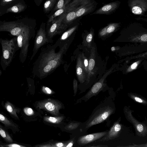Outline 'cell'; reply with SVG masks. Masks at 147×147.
Wrapping results in <instances>:
<instances>
[{
  "instance_id": "obj_1",
  "label": "cell",
  "mask_w": 147,
  "mask_h": 147,
  "mask_svg": "<svg viewBox=\"0 0 147 147\" xmlns=\"http://www.w3.org/2000/svg\"><path fill=\"white\" fill-rule=\"evenodd\" d=\"M75 34L63 42L56 52L57 47L63 42L58 40L53 45H48L41 49V52L34 62L33 76L42 79L50 74L63 62V58L74 37Z\"/></svg>"
},
{
  "instance_id": "obj_2",
  "label": "cell",
  "mask_w": 147,
  "mask_h": 147,
  "mask_svg": "<svg viewBox=\"0 0 147 147\" xmlns=\"http://www.w3.org/2000/svg\"><path fill=\"white\" fill-rule=\"evenodd\" d=\"M115 110L113 100L109 98L105 99L94 109L85 124L84 129L87 130L105 121L115 113Z\"/></svg>"
},
{
  "instance_id": "obj_3",
  "label": "cell",
  "mask_w": 147,
  "mask_h": 147,
  "mask_svg": "<svg viewBox=\"0 0 147 147\" xmlns=\"http://www.w3.org/2000/svg\"><path fill=\"white\" fill-rule=\"evenodd\" d=\"M34 26L33 25L24 30L16 36L17 51L20 49L19 58L20 62L24 63L27 56L30 40L35 36Z\"/></svg>"
},
{
  "instance_id": "obj_4",
  "label": "cell",
  "mask_w": 147,
  "mask_h": 147,
  "mask_svg": "<svg viewBox=\"0 0 147 147\" xmlns=\"http://www.w3.org/2000/svg\"><path fill=\"white\" fill-rule=\"evenodd\" d=\"M0 44L2 48L0 64L2 69L5 70L11 62L15 52L17 51L16 37L10 40L0 38Z\"/></svg>"
},
{
  "instance_id": "obj_5",
  "label": "cell",
  "mask_w": 147,
  "mask_h": 147,
  "mask_svg": "<svg viewBox=\"0 0 147 147\" xmlns=\"http://www.w3.org/2000/svg\"><path fill=\"white\" fill-rule=\"evenodd\" d=\"M121 35L129 37V41L146 42L147 29L139 23L130 24L121 31Z\"/></svg>"
},
{
  "instance_id": "obj_6",
  "label": "cell",
  "mask_w": 147,
  "mask_h": 147,
  "mask_svg": "<svg viewBox=\"0 0 147 147\" xmlns=\"http://www.w3.org/2000/svg\"><path fill=\"white\" fill-rule=\"evenodd\" d=\"M34 25L28 18H22L10 21L0 22V32H9L11 35L16 36L27 28Z\"/></svg>"
},
{
  "instance_id": "obj_7",
  "label": "cell",
  "mask_w": 147,
  "mask_h": 147,
  "mask_svg": "<svg viewBox=\"0 0 147 147\" xmlns=\"http://www.w3.org/2000/svg\"><path fill=\"white\" fill-rule=\"evenodd\" d=\"M123 113L127 120L132 124L136 134L141 137H144L147 135V126L145 123L138 121L134 117L132 113L134 111L125 106L123 109Z\"/></svg>"
},
{
  "instance_id": "obj_8",
  "label": "cell",
  "mask_w": 147,
  "mask_h": 147,
  "mask_svg": "<svg viewBox=\"0 0 147 147\" xmlns=\"http://www.w3.org/2000/svg\"><path fill=\"white\" fill-rule=\"evenodd\" d=\"M97 52L96 45L94 43L90 49V54L88 59V73L85 80L86 84H90L94 79L97 72L98 70V67L96 61Z\"/></svg>"
},
{
  "instance_id": "obj_9",
  "label": "cell",
  "mask_w": 147,
  "mask_h": 147,
  "mask_svg": "<svg viewBox=\"0 0 147 147\" xmlns=\"http://www.w3.org/2000/svg\"><path fill=\"white\" fill-rule=\"evenodd\" d=\"M53 42L48 38L45 28V25H41L35 36L32 55L30 59L32 60L39 49L44 45Z\"/></svg>"
},
{
  "instance_id": "obj_10",
  "label": "cell",
  "mask_w": 147,
  "mask_h": 147,
  "mask_svg": "<svg viewBox=\"0 0 147 147\" xmlns=\"http://www.w3.org/2000/svg\"><path fill=\"white\" fill-rule=\"evenodd\" d=\"M127 4L134 14L144 16L147 11V0H128Z\"/></svg>"
},
{
  "instance_id": "obj_11",
  "label": "cell",
  "mask_w": 147,
  "mask_h": 147,
  "mask_svg": "<svg viewBox=\"0 0 147 147\" xmlns=\"http://www.w3.org/2000/svg\"><path fill=\"white\" fill-rule=\"evenodd\" d=\"M113 68L110 69L104 76L92 86L87 94L83 97V99L86 101L91 97L95 96L103 89L104 81L107 76L112 72Z\"/></svg>"
},
{
  "instance_id": "obj_12",
  "label": "cell",
  "mask_w": 147,
  "mask_h": 147,
  "mask_svg": "<svg viewBox=\"0 0 147 147\" xmlns=\"http://www.w3.org/2000/svg\"><path fill=\"white\" fill-rule=\"evenodd\" d=\"M37 106L40 109H44L55 115L59 114V111L62 107L59 102L52 100H45L39 102Z\"/></svg>"
},
{
  "instance_id": "obj_13",
  "label": "cell",
  "mask_w": 147,
  "mask_h": 147,
  "mask_svg": "<svg viewBox=\"0 0 147 147\" xmlns=\"http://www.w3.org/2000/svg\"><path fill=\"white\" fill-rule=\"evenodd\" d=\"M66 11L61 15L57 19L55 18L52 22V24L46 31L48 38L53 42V38L56 35L61 33V28L62 22L65 15Z\"/></svg>"
},
{
  "instance_id": "obj_14",
  "label": "cell",
  "mask_w": 147,
  "mask_h": 147,
  "mask_svg": "<svg viewBox=\"0 0 147 147\" xmlns=\"http://www.w3.org/2000/svg\"><path fill=\"white\" fill-rule=\"evenodd\" d=\"M121 120V118L119 117L114 123L107 134L101 139L98 140V141H106L118 137L122 131V126L120 122Z\"/></svg>"
},
{
  "instance_id": "obj_15",
  "label": "cell",
  "mask_w": 147,
  "mask_h": 147,
  "mask_svg": "<svg viewBox=\"0 0 147 147\" xmlns=\"http://www.w3.org/2000/svg\"><path fill=\"white\" fill-rule=\"evenodd\" d=\"M120 3L121 2L117 0L105 4L96 11H94L91 15L111 14L115 12L118 9Z\"/></svg>"
},
{
  "instance_id": "obj_16",
  "label": "cell",
  "mask_w": 147,
  "mask_h": 147,
  "mask_svg": "<svg viewBox=\"0 0 147 147\" xmlns=\"http://www.w3.org/2000/svg\"><path fill=\"white\" fill-rule=\"evenodd\" d=\"M108 131L90 134L80 137L78 142L80 145H84L98 140L104 136Z\"/></svg>"
},
{
  "instance_id": "obj_17",
  "label": "cell",
  "mask_w": 147,
  "mask_h": 147,
  "mask_svg": "<svg viewBox=\"0 0 147 147\" xmlns=\"http://www.w3.org/2000/svg\"><path fill=\"white\" fill-rule=\"evenodd\" d=\"M121 22H111L107 26L101 28L99 31V37H106L117 31L120 28Z\"/></svg>"
},
{
  "instance_id": "obj_18",
  "label": "cell",
  "mask_w": 147,
  "mask_h": 147,
  "mask_svg": "<svg viewBox=\"0 0 147 147\" xmlns=\"http://www.w3.org/2000/svg\"><path fill=\"white\" fill-rule=\"evenodd\" d=\"M76 71L77 78L80 82L82 83L85 82L87 74L83 65L81 53L78 55L77 58Z\"/></svg>"
},
{
  "instance_id": "obj_19",
  "label": "cell",
  "mask_w": 147,
  "mask_h": 147,
  "mask_svg": "<svg viewBox=\"0 0 147 147\" xmlns=\"http://www.w3.org/2000/svg\"><path fill=\"white\" fill-rule=\"evenodd\" d=\"M76 10H74L66 11L65 16L63 20L61 26V31L62 33L67 28L76 18Z\"/></svg>"
},
{
  "instance_id": "obj_20",
  "label": "cell",
  "mask_w": 147,
  "mask_h": 147,
  "mask_svg": "<svg viewBox=\"0 0 147 147\" xmlns=\"http://www.w3.org/2000/svg\"><path fill=\"white\" fill-rule=\"evenodd\" d=\"M94 35V30L91 28L89 32H87L84 36L82 42L83 46L85 48L90 49L93 45Z\"/></svg>"
},
{
  "instance_id": "obj_21",
  "label": "cell",
  "mask_w": 147,
  "mask_h": 147,
  "mask_svg": "<svg viewBox=\"0 0 147 147\" xmlns=\"http://www.w3.org/2000/svg\"><path fill=\"white\" fill-rule=\"evenodd\" d=\"M4 107L9 114L15 119L19 120L17 114L19 113L20 111L19 108L16 107L10 102L7 101L5 102Z\"/></svg>"
},
{
  "instance_id": "obj_22",
  "label": "cell",
  "mask_w": 147,
  "mask_h": 147,
  "mask_svg": "<svg viewBox=\"0 0 147 147\" xmlns=\"http://www.w3.org/2000/svg\"><path fill=\"white\" fill-rule=\"evenodd\" d=\"M0 122L3 124L5 128L12 129L13 131L18 130L19 127L18 125L12 120L8 119L3 114L0 113Z\"/></svg>"
},
{
  "instance_id": "obj_23",
  "label": "cell",
  "mask_w": 147,
  "mask_h": 147,
  "mask_svg": "<svg viewBox=\"0 0 147 147\" xmlns=\"http://www.w3.org/2000/svg\"><path fill=\"white\" fill-rule=\"evenodd\" d=\"M26 7V5L23 0L8 9L6 11L5 14L8 13H18L24 11Z\"/></svg>"
},
{
  "instance_id": "obj_24",
  "label": "cell",
  "mask_w": 147,
  "mask_h": 147,
  "mask_svg": "<svg viewBox=\"0 0 147 147\" xmlns=\"http://www.w3.org/2000/svg\"><path fill=\"white\" fill-rule=\"evenodd\" d=\"M21 0H0V13L5 14L7 10Z\"/></svg>"
},
{
  "instance_id": "obj_25",
  "label": "cell",
  "mask_w": 147,
  "mask_h": 147,
  "mask_svg": "<svg viewBox=\"0 0 147 147\" xmlns=\"http://www.w3.org/2000/svg\"><path fill=\"white\" fill-rule=\"evenodd\" d=\"M92 0H74L66 7V11L76 10L81 6L89 2Z\"/></svg>"
},
{
  "instance_id": "obj_26",
  "label": "cell",
  "mask_w": 147,
  "mask_h": 147,
  "mask_svg": "<svg viewBox=\"0 0 147 147\" xmlns=\"http://www.w3.org/2000/svg\"><path fill=\"white\" fill-rule=\"evenodd\" d=\"M78 26H74L64 32L58 40L61 42H64L72 36L75 34V31L77 29Z\"/></svg>"
},
{
  "instance_id": "obj_27",
  "label": "cell",
  "mask_w": 147,
  "mask_h": 147,
  "mask_svg": "<svg viewBox=\"0 0 147 147\" xmlns=\"http://www.w3.org/2000/svg\"><path fill=\"white\" fill-rule=\"evenodd\" d=\"M127 95L134 102L144 105H147V99L141 95L131 92L128 93Z\"/></svg>"
},
{
  "instance_id": "obj_28",
  "label": "cell",
  "mask_w": 147,
  "mask_h": 147,
  "mask_svg": "<svg viewBox=\"0 0 147 147\" xmlns=\"http://www.w3.org/2000/svg\"><path fill=\"white\" fill-rule=\"evenodd\" d=\"M0 135L7 143H12L14 141L7 129L0 124Z\"/></svg>"
},
{
  "instance_id": "obj_29",
  "label": "cell",
  "mask_w": 147,
  "mask_h": 147,
  "mask_svg": "<svg viewBox=\"0 0 147 147\" xmlns=\"http://www.w3.org/2000/svg\"><path fill=\"white\" fill-rule=\"evenodd\" d=\"M66 7L64 6L62 8L58 9L49 18L47 24H49L51 22H52L56 17L59 16L62 14L66 11Z\"/></svg>"
},
{
  "instance_id": "obj_30",
  "label": "cell",
  "mask_w": 147,
  "mask_h": 147,
  "mask_svg": "<svg viewBox=\"0 0 147 147\" xmlns=\"http://www.w3.org/2000/svg\"><path fill=\"white\" fill-rule=\"evenodd\" d=\"M63 116L58 117H45L44 118V120L47 122L57 124L61 122L63 120Z\"/></svg>"
},
{
  "instance_id": "obj_31",
  "label": "cell",
  "mask_w": 147,
  "mask_h": 147,
  "mask_svg": "<svg viewBox=\"0 0 147 147\" xmlns=\"http://www.w3.org/2000/svg\"><path fill=\"white\" fill-rule=\"evenodd\" d=\"M57 0H47L44 4V9L45 12L50 11L56 2Z\"/></svg>"
},
{
  "instance_id": "obj_32",
  "label": "cell",
  "mask_w": 147,
  "mask_h": 147,
  "mask_svg": "<svg viewBox=\"0 0 147 147\" xmlns=\"http://www.w3.org/2000/svg\"><path fill=\"white\" fill-rule=\"evenodd\" d=\"M71 0H59L57 3L55 8V10L63 8L68 4Z\"/></svg>"
},
{
  "instance_id": "obj_33",
  "label": "cell",
  "mask_w": 147,
  "mask_h": 147,
  "mask_svg": "<svg viewBox=\"0 0 147 147\" xmlns=\"http://www.w3.org/2000/svg\"><path fill=\"white\" fill-rule=\"evenodd\" d=\"M81 58L85 72L87 75L88 65V59L85 55L83 53H81Z\"/></svg>"
},
{
  "instance_id": "obj_34",
  "label": "cell",
  "mask_w": 147,
  "mask_h": 147,
  "mask_svg": "<svg viewBox=\"0 0 147 147\" xmlns=\"http://www.w3.org/2000/svg\"><path fill=\"white\" fill-rule=\"evenodd\" d=\"M0 147H25L26 146L20 144L19 143H4L2 142L0 143Z\"/></svg>"
},
{
  "instance_id": "obj_35",
  "label": "cell",
  "mask_w": 147,
  "mask_h": 147,
  "mask_svg": "<svg viewBox=\"0 0 147 147\" xmlns=\"http://www.w3.org/2000/svg\"><path fill=\"white\" fill-rule=\"evenodd\" d=\"M141 61V60H140L132 63L127 69L126 71L127 72H129L135 69L137 67Z\"/></svg>"
},
{
  "instance_id": "obj_36",
  "label": "cell",
  "mask_w": 147,
  "mask_h": 147,
  "mask_svg": "<svg viewBox=\"0 0 147 147\" xmlns=\"http://www.w3.org/2000/svg\"><path fill=\"white\" fill-rule=\"evenodd\" d=\"M23 111L26 115L28 116H31L34 114L33 110L30 107H26L24 108Z\"/></svg>"
},
{
  "instance_id": "obj_37",
  "label": "cell",
  "mask_w": 147,
  "mask_h": 147,
  "mask_svg": "<svg viewBox=\"0 0 147 147\" xmlns=\"http://www.w3.org/2000/svg\"><path fill=\"white\" fill-rule=\"evenodd\" d=\"M42 89V91L46 94H51L53 93V91L48 87L43 86Z\"/></svg>"
},
{
  "instance_id": "obj_38",
  "label": "cell",
  "mask_w": 147,
  "mask_h": 147,
  "mask_svg": "<svg viewBox=\"0 0 147 147\" xmlns=\"http://www.w3.org/2000/svg\"><path fill=\"white\" fill-rule=\"evenodd\" d=\"M79 124L78 123H71L67 126L66 128L68 129H73L76 128Z\"/></svg>"
},
{
  "instance_id": "obj_39",
  "label": "cell",
  "mask_w": 147,
  "mask_h": 147,
  "mask_svg": "<svg viewBox=\"0 0 147 147\" xmlns=\"http://www.w3.org/2000/svg\"><path fill=\"white\" fill-rule=\"evenodd\" d=\"M118 147H147V143L143 144H133L132 145H129L125 146H118Z\"/></svg>"
},
{
  "instance_id": "obj_40",
  "label": "cell",
  "mask_w": 147,
  "mask_h": 147,
  "mask_svg": "<svg viewBox=\"0 0 147 147\" xmlns=\"http://www.w3.org/2000/svg\"><path fill=\"white\" fill-rule=\"evenodd\" d=\"M73 84L74 94V95H75L77 92L78 88V82L77 80L75 78H74V79Z\"/></svg>"
},
{
  "instance_id": "obj_41",
  "label": "cell",
  "mask_w": 147,
  "mask_h": 147,
  "mask_svg": "<svg viewBox=\"0 0 147 147\" xmlns=\"http://www.w3.org/2000/svg\"><path fill=\"white\" fill-rule=\"evenodd\" d=\"M73 144V141H71L69 142L66 146V147H71L72 146Z\"/></svg>"
},
{
  "instance_id": "obj_42",
  "label": "cell",
  "mask_w": 147,
  "mask_h": 147,
  "mask_svg": "<svg viewBox=\"0 0 147 147\" xmlns=\"http://www.w3.org/2000/svg\"><path fill=\"white\" fill-rule=\"evenodd\" d=\"M91 146V147H108V146H107V145H98L92 146Z\"/></svg>"
},
{
  "instance_id": "obj_43",
  "label": "cell",
  "mask_w": 147,
  "mask_h": 147,
  "mask_svg": "<svg viewBox=\"0 0 147 147\" xmlns=\"http://www.w3.org/2000/svg\"><path fill=\"white\" fill-rule=\"evenodd\" d=\"M2 15V13H0V17ZM1 22V21H0V22Z\"/></svg>"
},
{
  "instance_id": "obj_44",
  "label": "cell",
  "mask_w": 147,
  "mask_h": 147,
  "mask_svg": "<svg viewBox=\"0 0 147 147\" xmlns=\"http://www.w3.org/2000/svg\"><path fill=\"white\" fill-rule=\"evenodd\" d=\"M2 142L0 140V143H2Z\"/></svg>"
},
{
  "instance_id": "obj_45",
  "label": "cell",
  "mask_w": 147,
  "mask_h": 147,
  "mask_svg": "<svg viewBox=\"0 0 147 147\" xmlns=\"http://www.w3.org/2000/svg\"></svg>"
}]
</instances>
